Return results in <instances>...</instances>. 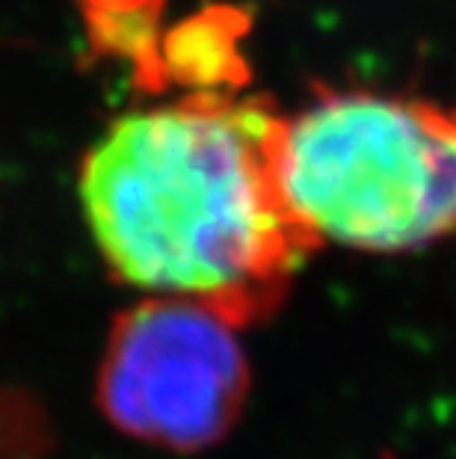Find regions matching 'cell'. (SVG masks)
Segmentation results:
<instances>
[{
    "instance_id": "obj_1",
    "label": "cell",
    "mask_w": 456,
    "mask_h": 459,
    "mask_svg": "<svg viewBox=\"0 0 456 459\" xmlns=\"http://www.w3.org/2000/svg\"><path fill=\"white\" fill-rule=\"evenodd\" d=\"M279 119L267 99L213 92L122 116L81 169L86 220L116 276L237 329L273 317L320 249L281 202Z\"/></svg>"
},
{
    "instance_id": "obj_2",
    "label": "cell",
    "mask_w": 456,
    "mask_h": 459,
    "mask_svg": "<svg viewBox=\"0 0 456 459\" xmlns=\"http://www.w3.org/2000/svg\"><path fill=\"white\" fill-rule=\"evenodd\" d=\"M273 166L317 247L406 252L456 231V110L320 90L279 119Z\"/></svg>"
},
{
    "instance_id": "obj_3",
    "label": "cell",
    "mask_w": 456,
    "mask_h": 459,
    "mask_svg": "<svg viewBox=\"0 0 456 459\" xmlns=\"http://www.w3.org/2000/svg\"><path fill=\"white\" fill-rule=\"evenodd\" d=\"M249 383L237 326L202 302L154 297L116 317L99 397L128 436L202 451L240 421Z\"/></svg>"
},
{
    "instance_id": "obj_4",
    "label": "cell",
    "mask_w": 456,
    "mask_h": 459,
    "mask_svg": "<svg viewBox=\"0 0 456 459\" xmlns=\"http://www.w3.org/2000/svg\"><path fill=\"white\" fill-rule=\"evenodd\" d=\"M246 27L249 15L237 6H208L178 22L160 39L163 83L213 95L240 90L249 81V68L240 54Z\"/></svg>"
},
{
    "instance_id": "obj_5",
    "label": "cell",
    "mask_w": 456,
    "mask_h": 459,
    "mask_svg": "<svg viewBox=\"0 0 456 459\" xmlns=\"http://www.w3.org/2000/svg\"><path fill=\"white\" fill-rule=\"evenodd\" d=\"M86 15V36L92 54L119 56L133 65V81L142 90H163L160 72V6L140 9H90Z\"/></svg>"
},
{
    "instance_id": "obj_6",
    "label": "cell",
    "mask_w": 456,
    "mask_h": 459,
    "mask_svg": "<svg viewBox=\"0 0 456 459\" xmlns=\"http://www.w3.org/2000/svg\"><path fill=\"white\" fill-rule=\"evenodd\" d=\"M90 9H140V6H163V0H83Z\"/></svg>"
}]
</instances>
